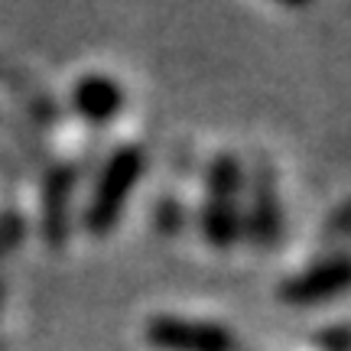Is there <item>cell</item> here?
<instances>
[{"label": "cell", "mask_w": 351, "mask_h": 351, "mask_svg": "<svg viewBox=\"0 0 351 351\" xmlns=\"http://www.w3.org/2000/svg\"><path fill=\"white\" fill-rule=\"evenodd\" d=\"M247 182L238 153H218L205 169V199L199 208L202 238L212 247L225 251L244 238V208H241V189Z\"/></svg>", "instance_id": "obj_1"}, {"label": "cell", "mask_w": 351, "mask_h": 351, "mask_svg": "<svg viewBox=\"0 0 351 351\" xmlns=\"http://www.w3.org/2000/svg\"><path fill=\"white\" fill-rule=\"evenodd\" d=\"M143 169H147V150L140 143H117L108 153L85 208V228L91 234H108L121 221L127 199L143 179Z\"/></svg>", "instance_id": "obj_2"}, {"label": "cell", "mask_w": 351, "mask_h": 351, "mask_svg": "<svg viewBox=\"0 0 351 351\" xmlns=\"http://www.w3.org/2000/svg\"><path fill=\"white\" fill-rule=\"evenodd\" d=\"M147 345L160 351H234L238 335L215 319H195L179 313H156L143 326Z\"/></svg>", "instance_id": "obj_3"}, {"label": "cell", "mask_w": 351, "mask_h": 351, "mask_svg": "<svg viewBox=\"0 0 351 351\" xmlns=\"http://www.w3.org/2000/svg\"><path fill=\"white\" fill-rule=\"evenodd\" d=\"M351 293V254L309 263L280 283V300L289 306H319Z\"/></svg>", "instance_id": "obj_4"}, {"label": "cell", "mask_w": 351, "mask_h": 351, "mask_svg": "<svg viewBox=\"0 0 351 351\" xmlns=\"http://www.w3.org/2000/svg\"><path fill=\"white\" fill-rule=\"evenodd\" d=\"M251 195L244 208V234H251L254 244L274 247L283 238V205L276 192V176L267 160H257L251 173Z\"/></svg>", "instance_id": "obj_5"}, {"label": "cell", "mask_w": 351, "mask_h": 351, "mask_svg": "<svg viewBox=\"0 0 351 351\" xmlns=\"http://www.w3.org/2000/svg\"><path fill=\"white\" fill-rule=\"evenodd\" d=\"M72 108L88 124H108L124 111V85L104 72H88L72 85Z\"/></svg>", "instance_id": "obj_6"}, {"label": "cell", "mask_w": 351, "mask_h": 351, "mask_svg": "<svg viewBox=\"0 0 351 351\" xmlns=\"http://www.w3.org/2000/svg\"><path fill=\"white\" fill-rule=\"evenodd\" d=\"M75 192V169L65 163H56L46 173L43 186V231L49 244H62L69 234V205Z\"/></svg>", "instance_id": "obj_7"}, {"label": "cell", "mask_w": 351, "mask_h": 351, "mask_svg": "<svg viewBox=\"0 0 351 351\" xmlns=\"http://www.w3.org/2000/svg\"><path fill=\"white\" fill-rule=\"evenodd\" d=\"M313 345L319 351H351V322H332V326H322L313 335Z\"/></svg>", "instance_id": "obj_8"}, {"label": "cell", "mask_w": 351, "mask_h": 351, "mask_svg": "<svg viewBox=\"0 0 351 351\" xmlns=\"http://www.w3.org/2000/svg\"><path fill=\"white\" fill-rule=\"evenodd\" d=\"M156 225L166 228V231H176V228L182 225V205H179L176 199H166L163 208L156 212Z\"/></svg>", "instance_id": "obj_9"}]
</instances>
